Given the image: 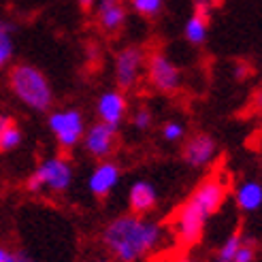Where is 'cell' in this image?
<instances>
[{
    "label": "cell",
    "mask_w": 262,
    "mask_h": 262,
    "mask_svg": "<svg viewBox=\"0 0 262 262\" xmlns=\"http://www.w3.org/2000/svg\"><path fill=\"white\" fill-rule=\"evenodd\" d=\"M73 183V164L67 156H51L38 162V166L26 179V190L30 194H64Z\"/></svg>",
    "instance_id": "4"
},
{
    "label": "cell",
    "mask_w": 262,
    "mask_h": 262,
    "mask_svg": "<svg viewBox=\"0 0 262 262\" xmlns=\"http://www.w3.org/2000/svg\"><path fill=\"white\" fill-rule=\"evenodd\" d=\"M13 32H15V24L0 17V71L9 67L13 54H15V43H13Z\"/></svg>",
    "instance_id": "16"
},
{
    "label": "cell",
    "mask_w": 262,
    "mask_h": 262,
    "mask_svg": "<svg viewBox=\"0 0 262 262\" xmlns=\"http://www.w3.org/2000/svg\"><path fill=\"white\" fill-rule=\"evenodd\" d=\"M24 141V133L21 128L15 124V120H9L5 124V128L0 130V151H13L21 145Z\"/></svg>",
    "instance_id": "17"
},
{
    "label": "cell",
    "mask_w": 262,
    "mask_h": 262,
    "mask_svg": "<svg viewBox=\"0 0 262 262\" xmlns=\"http://www.w3.org/2000/svg\"><path fill=\"white\" fill-rule=\"evenodd\" d=\"M243 237H245V234H243L239 228L234 230V232H230L228 237L224 239V243L220 245L215 260H232V258H234V254H237V250H239V245L243 243Z\"/></svg>",
    "instance_id": "19"
},
{
    "label": "cell",
    "mask_w": 262,
    "mask_h": 262,
    "mask_svg": "<svg viewBox=\"0 0 262 262\" xmlns=\"http://www.w3.org/2000/svg\"><path fill=\"white\" fill-rule=\"evenodd\" d=\"M96 115L98 120L120 128L122 122L128 115V98L126 92L122 90H104L102 94L96 98Z\"/></svg>",
    "instance_id": "11"
},
{
    "label": "cell",
    "mask_w": 262,
    "mask_h": 262,
    "mask_svg": "<svg viewBox=\"0 0 262 262\" xmlns=\"http://www.w3.org/2000/svg\"><path fill=\"white\" fill-rule=\"evenodd\" d=\"M94 19L102 32L107 34L120 32L128 21V9L124 0H98L94 9Z\"/></svg>",
    "instance_id": "12"
},
{
    "label": "cell",
    "mask_w": 262,
    "mask_h": 262,
    "mask_svg": "<svg viewBox=\"0 0 262 262\" xmlns=\"http://www.w3.org/2000/svg\"><path fill=\"white\" fill-rule=\"evenodd\" d=\"M254 102H256V107L262 111V88L256 92V94H254Z\"/></svg>",
    "instance_id": "27"
},
{
    "label": "cell",
    "mask_w": 262,
    "mask_h": 262,
    "mask_svg": "<svg viewBox=\"0 0 262 262\" xmlns=\"http://www.w3.org/2000/svg\"><path fill=\"white\" fill-rule=\"evenodd\" d=\"M217 3H220V0H194V5H207V7H211V9H213Z\"/></svg>",
    "instance_id": "28"
},
{
    "label": "cell",
    "mask_w": 262,
    "mask_h": 262,
    "mask_svg": "<svg viewBox=\"0 0 262 262\" xmlns=\"http://www.w3.org/2000/svg\"><path fill=\"white\" fill-rule=\"evenodd\" d=\"M117 143H120V128L109 126L98 120L85 128L81 145H83L85 154L92 156L94 160H107L115 151Z\"/></svg>",
    "instance_id": "8"
},
{
    "label": "cell",
    "mask_w": 262,
    "mask_h": 262,
    "mask_svg": "<svg viewBox=\"0 0 262 262\" xmlns=\"http://www.w3.org/2000/svg\"><path fill=\"white\" fill-rule=\"evenodd\" d=\"M234 205L243 213H254L262 209V181L245 179L234 190Z\"/></svg>",
    "instance_id": "15"
},
{
    "label": "cell",
    "mask_w": 262,
    "mask_h": 262,
    "mask_svg": "<svg viewBox=\"0 0 262 262\" xmlns=\"http://www.w3.org/2000/svg\"><path fill=\"white\" fill-rule=\"evenodd\" d=\"M228 188L222 177H205L173 215V232L179 245L194 247L203 241L209 217H213L226 201Z\"/></svg>",
    "instance_id": "2"
},
{
    "label": "cell",
    "mask_w": 262,
    "mask_h": 262,
    "mask_svg": "<svg viewBox=\"0 0 262 262\" xmlns=\"http://www.w3.org/2000/svg\"><path fill=\"white\" fill-rule=\"evenodd\" d=\"M217 156V141L209 133H196L186 139L181 147V160L190 168H207Z\"/></svg>",
    "instance_id": "9"
},
{
    "label": "cell",
    "mask_w": 262,
    "mask_h": 262,
    "mask_svg": "<svg viewBox=\"0 0 262 262\" xmlns=\"http://www.w3.org/2000/svg\"><path fill=\"white\" fill-rule=\"evenodd\" d=\"M90 262H115L111 256H96V258H92Z\"/></svg>",
    "instance_id": "29"
},
{
    "label": "cell",
    "mask_w": 262,
    "mask_h": 262,
    "mask_svg": "<svg viewBox=\"0 0 262 262\" xmlns=\"http://www.w3.org/2000/svg\"><path fill=\"white\" fill-rule=\"evenodd\" d=\"M122 179V168L113 160H98V164L92 168L88 177V190L96 199H107V196L117 188Z\"/></svg>",
    "instance_id": "10"
},
{
    "label": "cell",
    "mask_w": 262,
    "mask_h": 262,
    "mask_svg": "<svg viewBox=\"0 0 262 262\" xmlns=\"http://www.w3.org/2000/svg\"><path fill=\"white\" fill-rule=\"evenodd\" d=\"M11 120V117H7V115H0V130H3L5 128V124Z\"/></svg>",
    "instance_id": "31"
},
{
    "label": "cell",
    "mask_w": 262,
    "mask_h": 262,
    "mask_svg": "<svg viewBox=\"0 0 262 262\" xmlns=\"http://www.w3.org/2000/svg\"><path fill=\"white\" fill-rule=\"evenodd\" d=\"M158 207V192H156L154 183L139 179L128 190V209L135 215H149L154 209Z\"/></svg>",
    "instance_id": "13"
},
{
    "label": "cell",
    "mask_w": 262,
    "mask_h": 262,
    "mask_svg": "<svg viewBox=\"0 0 262 262\" xmlns=\"http://www.w3.org/2000/svg\"><path fill=\"white\" fill-rule=\"evenodd\" d=\"M234 77H237V79L247 77V67H245V64H237V69H234Z\"/></svg>",
    "instance_id": "26"
},
{
    "label": "cell",
    "mask_w": 262,
    "mask_h": 262,
    "mask_svg": "<svg viewBox=\"0 0 262 262\" xmlns=\"http://www.w3.org/2000/svg\"><path fill=\"white\" fill-rule=\"evenodd\" d=\"M130 124H133L135 130H141V133H145L154 126V113L147 109V107H139L133 115H130Z\"/></svg>",
    "instance_id": "22"
},
{
    "label": "cell",
    "mask_w": 262,
    "mask_h": 262,
    "mask_svg": "<svg viewBox=\"0 0 262 262\" xmlns=\"http://www.w3.org/2000/svg\"><path fill=\"white\" fill-rule=\"evenodd\" d=\"M128 7L145 19H156L162 13L164 0H128Z\"/></svg>",
    "instance_id": "18"
},
{
    "label": "cell",
    "mask_w": 262,
    "mask_h": 262,
    "mask_svg": "<svg viewBox=\"0 0 262 262\" xmlns=\"http://www.w3.org/2000/svg\"><path fill=\"white\" fill-rule=\"evenodd\" d=\"M256 260H258V243H256V239L245 234L243 243L239 245V250H237V254H234L232 262H256Z\"/></svg>",
    "instance_id": "20"
},
{
    "label": "cell",
    "mask_w": 262,
    "mask_h": 262,
    "mask_svg": "<svg viewBox=\"0 0 262 262\" xmlns=\"http://www.w3.org/2000/svg\"><path fill=\"white\" fill-rule=\"evenodd\" d=\"M164 241V228L147 215L124 213L100 230V243L115 262H141Z\"/></svg>",
    "instance_id": "1"
},
{
    "label": "cell",
    "mask_w": 262,
    "mask_h": 262,
    "mask_svg": "<svg viewBox=\"0 0 262 262\" xmlns=\"http://www.w3.org/2000/svg\"><path fill=\"white\" fill-rule=\"evenodd\" d=\"M47 128H49V133L54 135L58 147L64 151H71L77 145H81L88 126H85V117L79 109L64 107V109L49 111Z\"/></svg>",
    "instance_id": "5"
},
{
    "label": "cell",
    "mask_w": 262,
    "mask_h": 262,
    "mask_svg": "<svg viewBox=\"0 0 262 262\" xmlns=\"http://www.w3.org/2000/svg\"><path fill=\"white\" fill-rule=\"evenodd\" d=\"M215 262H232V260H215Z\"/></svg>",
    "instance_id": "32"
},
{
    "label": "cell",
    "mask_w": 262,
    "mask_h": 262,
    "mask_svg": "<svg viewBox=\"0 0 262 262\" xmlns=\"http://www.w3.org/2000/svg\"><path fill=\"white\" fill-rule=\"evenodd\" d=\"M96 3L98 0H77V7H79L83 13H92L96 9Z\"/></svg>",
    "instance_id": "24"
},
{
    "label": "cell",
    "mask_w": 262,
    "mask_h": 262,
    "mask_svg": "<svg viewBox=\"0 0 262 262\" xmlns=\"http://www.w3.org/2000/svg\"><path fill=\"white\" fill-rule=\"evenodd\" d=\"M15 262H38V260H34L30 254H26V252H15Z\"/></svg>",
    "instance_id": "25"
},
{
    "label": "cell",
    "mask_w": 262,
    "mask_h": 262,
    "mask_svg": "<svg viewBox=\"0 0 262 262\" xmlns=\"http://www.w3.org/2000/svg\"><path fill=\"white\" fill-rule=\"evenodd\" d=\"M209 24H211V7L207 5H194L192 15L188 17L186 26H183V38L199 47L207 41V32H209Z\"/></svg>",
    "instance_id": "14"
},
{
    "label": "cell",
    "mask_w": 262,
    "mask_h": 262,
    "mask_svg": "<svg viewBox=\"0 0 262 262\" xmlns=\"http://www.w3.org/2000/svg\"><path fill=\"white\" fill-rule=\"evenodd\" d=\"M145 73H147L149 85L158 92V94H166V96H171V94H175V92H179L181 81H183L181 69L160 49L151 51V54L147 56V60H145Z\"/></svg>",
    "instance_id": "6"
},
{
    "label": "cell",
    "mask_w": 262,
    "mask_h": 262,
    "mask_svg": "<svg viewBox=\"0 0 262 262\" xmlns=\"http://www.w3.org/2000/svg\"><path fill=\"white\" fill-rule=\"evenodd\" d=\"M145 49L139 45H126L113 58V79L117 90L130 92L141 81V75L145 71Z\"/></svg>",
    "instance_id": "7"
},
{
    "label": "cell",
    "mask_w": 262,
    "mask_h": 262,
    "mask_svg": "<svg viewBox=\"0 0 262 262\" xmlns=\"http://www.w3.org/2000/svg\"><path fill=\"white\" fill-rule=\"evenodd\" d=\"M7 83L11 94L26 109L34 113H47L54 107V88H51L47 75L41 69H36L34 64H13L7 75Z\"/></svg>",
    "instance_id": "3"
},
{
    "label": "cell",
    "mask_w": 262,
    "mask_h": 262,
    "mask_svg": "<svg viewBox=\"0 0 262 262\" xmlns=\"http://www.w3.org/2000/svg\"><path fill=\"white\" fill-rule=\"evenodd\" d=\"M160 135L166 143H179L183 137H186V126H183L181 122H177V120H168V122L162 124Z\"/></svg>",
    "instance_id": "21"
},
{
    "label": "cell",
    "mask_w": 262,
    "mask_h": 262,
    "mask_svg": "<svg viewBox=\"0 0 262 262\" xmlns=\"http://www.w3.org/2000/svg\"><path fill=\"white\" fill-rule=\"evenodd\" d=\"M175 262H203V260H199V258H194V256H181V258H177Z\"/></svg>",
    "instance_id": "30"
},
{
    "label": "cell",
    "mask_w": 262,
    "mask_h": 262,
    "mask_svg": "<svg viewBox=\"0 0 262 262\" xmlns=\"http://www.w3.org/2000/svg\"><path fill=\"white\" fill-rule=\"evenodd\" d=\"M0 262H15V250L0 245Z\"/></svg>",
    "instance_id": "23"
}]
</instances>
